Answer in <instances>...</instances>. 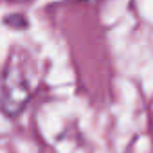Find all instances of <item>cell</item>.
<instances>
[{
    "label": "cell",
    "instance_id": "cell-1",
    "mask_svg": "<svg viewBox=\"0 0 153 153\" xmlns=\"http://www.w3.org/2000/svg\"><path fill=\"white\" fill-rule=\"evenodd\" d=\"M36 70L29 54L13 51L0 72V110L7 117H16L33 97Z\"/></svg>",
    "mask_w": 153,
    "mask_h": 153
}]
</instances>
